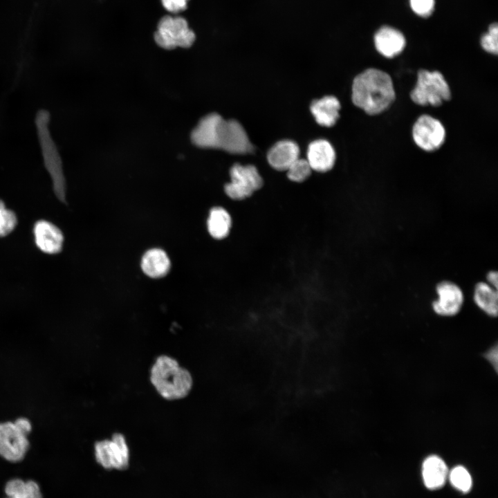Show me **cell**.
<instances>
[{"label":"cell","mask_w":498,"mask_h":498,"mask_svg":"<svg viewBox=\"0 0 498 498\" xmlns=\"http://www.w3.org/2000/svg\"><path fill=\"white\" fill-rule=\"evenodd\" d=\"M191 140L199 147L221 149L230 154H245L254 150L238 121L225 120L216 113L201 119L191 133Z\"/></svg>","instance_id":"6da1fadb"},{"label":"cell","mask_w":498,"mask_h":498,"mask_svg":"<svg viewBox=\"0 0 498 498\" xmlns=\"http://www.w3.org/2000/svg\"><path fill=\"white\" fill-rule=\"evenodd\" d=\"M395 98L391 77L382 70L369 68L353 79L351 100L368 115L381 113L392 104Z\"/></svg>","instance_id":"7a4b0ae2"},{"label":"cell","mask_w":498,"mask_h":498,"mask_svg":"<svg viewBox=\"0 0 498 498\" xmlns=\"http://www.w3.org/2000/svg\"><path fill=\"white\" fill-rule=\"evenodd\" d=\"M150 381L163 398L171 400L187 396L193 385L190 371L166 355L156 358L150 370Z\"/></svg>","instance_id":"3957f363"},{"label":"cell","mask_w":498,"mask_h":498,"mask_svg":"<svg viewBox=\"0 0 498 498\" xmlns=\"http://www.w3.org/2000/svg\"><path fill=\"white\" fill-rule=\"evenodd\" d=\"M50 114L48 111L39 110L35 117V125L42 151L44 167L51 177L53 190L57 197L64 202L66 200V181L63 172L62 162L48 124Z\"/></svg>","instance_id":"277c9868"},{"label":"cell","mask_w":498,"mask_h":498,"mask_svg":"<svg viewBox=\"0 0 498 498\" xmlns=\"http://www.w3.org/2000/svg\"><path fill=\"white\" fill-rule=\"evenodd\" d=\"M31 430L32 424L25 417L0 423V458L14 464L25 459L30 448L28 436Z\"/></svg>","instance_id":"5b68a950"},{"label":"cell","mask_w":498,"mask_h":498,"mask_svg":"<svg viewBox=\"0 0 498 498\" xmlns=\"http://www.w3.org/2000/svg\"><path fill=\"white\" fill-rule=\"evenodd\" d=\"M410 98L418 105L439 107L450 100L451 91L441 73L421 69L417 73L416 85L410 92Z\"/></svg>","instance_id":"8992f818"},{"label":"cell","mask_w":498,"mask_h":498,"mask_svg":"<svg viewBox=\"0 0 498 498\" xmlns=\"http://www.w3.org/2000/svg\"><path fill=\"white\" fill-rule=\"evenodd\" d=\"M154 39L159 46L167 50L189 48L195 40V34L184 18L165 16L158 23Z\"/></svg>","instance_id":"52a82bcc"},{"label":"cell","mask_w":498,"mask_h":498,"mask_svg":"<svg viewBox=\"0 0 498 498\" xmlns=\"http://www.w3.org/2000/svg\"><path fill=\"white\" fill-rule=\"evenodd\" d=\"M96 461L104 468L124 470L128 467L129 448L123 434L115 433L111 439L97 441L94 445Z\"/></svg>","instance_id":"ba28073f"},{"label":"cell","mask_w":498,"mask_h":498,"mask_svg":"<svg viewBox=\"0 0 498 498\" xmlns=\"http://www.w3.org/2000/svg\"><path fill=\"white\" fill-rule=\"evenodd\" d=\"M231 181L225 185V192L231 199H244L259 190L263 180L254 165H233L230 170Z\"/></svg>","instance_id":"9c48e42d"},{"label":"cell","mask_w":498,"mask_h":498,"mask_svg":"<svg viewBox=\"0 0 498 498\" xmlns=\"http://www.w3.org/2000/svg\"><path fill=\"white\" fill-rule=\"evenodd\" d=\"M412 134L414 142L419 148L425 151H433L443 145L446 132L438 119L424 114L414 122Z\"/></svg>","instance_id":"30bf717a"},{"label":"cell","mask_w":498,"mask_h":498,"mask_svg":"<svg viewBox=\"0 0 498 498\" xmlns=\"http://www.w3.org/2000/svg\"><path fill=\"white\" fill-rule=\"evenodd\" d=\"M436 291L438 297L432 302V308L436 314L450 317L459 313L464 302V294L457 284L442 281L437 284Z\"/></svg>","instance_id":"8fae6325"},{"label":"cell","mask_w":498,"mask_h":498,"mask_svg":"<svg viewBox=\"0 0 498 498\" xmlns=\"http://www.w3.org/2000/svg\"><path fill=\"white\" fill-rule=\"evenodd\" d=\"M33 234L36 246L43 252L55 255L62 250L64 236L53 223L46 220L37 221L33 227Z\"/></svg>","instance_id":"7c38bea8"},{"label":"cell","mask_w":498,"mask_h":498,"mask_svg":"<svg viewBox=\"0 0 498 498\" xmlns=\"http://www.w3.org/2000/svg\"><path fill=\"white\" fill-rule=\"evenodd\" d=\"M377 51L387 58H393L403 52L406 41L401 32L390 26L381 27L374 35Z\"/></svg>","instance_id":"4fadbf2b"},{"label":"cell","mask_w":498,"mask_h":498,"mask_svg":"<svg viewBox=\"0 0 498 498\" xmlns=\"http://www.w3.org/2000/svg\"><path fill=\"white\" fill-rule=\"evenodd\" d=\"M307 161L312 170L319 172H328L335 164V150L329 141L324 139L315 140L308 147Z\"/></svg>","instance_id":"5bb4252c"},{"label":"cell","mask_w":498,"mask_h":498,"mask_svg":"<svg viewBox=\"0 0 498 498\" xmlns=\"http://www.w3.org/2000/svg\"><path fill=\"white\" fill-rule=\"evenodd\" d=\"M299 148L296 142L289 140L276 142L268 151L270 165L279 171H286L299 158Z\"/></svg>","instance_id":"9a60e30c"},{"label":"cell","mask_w":498,"mask_h":498,"mask_svg":"<svg viewBox=\"0 0 498 498\" xmlns=\"http://www.w3.org/2000/svg\"><path fill=\"white\" fill-rule=\"evenodd\" d=\"M340 103L337 98L326 95L312 102L310 109L316 122L321 126L330 127L337 122Z\"/></svg>","instance_id":"2e32d148"},{"label":"cell","mask_w":498,"mask_h":498,"mask_svg":"<svg viewBox=\"0 0 498 498\" xmlns=\"http://www.w3.org/2000/svg\"><path fill=\"white\" fill-rule=\"evenodd\" d=\"M448 467L439 456H427L423 463L422 474L425 486L431 490L442 487L448 477Z\"/></svg>","instance_id":"e0dca14e"},{"label":"cell","mask_w":498,"mask_h":498,"mask_svg":"<svg viewBox=\"0 0 498 498\" xmlns=\"http://www.w3.org/2000/svg\"><path fill=\"white\" fill-rule=\"evenodd\" d=\"M3 498H43L39 483L32 479L12 477L3 486Z\"/></svg>","instance_id":"ac0fdd59"},{"label":"cell","mask_w":498,"mask_h":498,"mask_svg":"<svg viewBox=\"0 0 498 498\" xmlns=\"http://www.w3.org/2000/svg\"><path fill=\"white\" fill-rule=\"evenodd\" d=\"M170 261L166 252L159 248H153L147 251L141 260L142 271L153 278L162 277L167 274L170 269Z\"/></svg>","instance_id":"d6986e66"},{"label":"cell","mask_w":498,"mask_h":498,"mask_svg":"<svg viewBox=\"0 0 498 498\" xmlns=\"http://www.w3.org/2000/svg\"><path fill=\"white\" fill-rule=\"evenodd\" d=\"M473 299L479 308L486 315L496 317L498 311L497 289L486 282H480L474 287Z\"/></svg>","instance_id":"ffe728a7"},{"label":"cell","mask_w":498,"mask_h":498,"mask_svg":"<svg viewBox=\"0 0 498 498\" xmlns=\"http://www.w3.org/2000/svg\"><path fill=\"white\" fill-rule=\"evenodd\" d=\"M231 227V218L223 208L216 207L211 210L208 219V229L210 235L217 239L225 238Z\"/></svg>","instance_id":"44dd1931"},{"label":"cell","mask_w":498,"mask_h":498,"mask_svg":"<svg viewBox=\"0 0 498 498\" xmlns=\"http://www.w3.org/2000/svg\"><path fill=\"white\" fill-rule=\"evenodd\" d=\"M452 486L463 492H468L472 487V478L468 471L461 465L454 467L449 474Z\"/></svg>","instance_id":"7402d4cb"},{"label":"cell","mask_w":498,"mask_h":498,"mask_svg":"<svg viewBox=\"0 0 498 498\" xmlns=\"http://www.w3.org/2000/svg\"><path fill=\"white\" fill-rule=\"evenodd\" d=\"M287 176L292 181L302 182L311 174L312 169L307 160L297 158L288 168Z\"/></svg>","instance_id":"603a6c76"},{"label":"cell","mask_w":498,"mask_h":498,"mask_svg":"<svg viewBox=\"0 0 498 498\" xmlns=\"http://www.w3.org/2000/svg\"><path fill=\"white\" fill-rule=\"evenodd\" d=\"M17 223L15 213L6 208L4 203L0 199V237H3L11 233Z\"/></svg>","instance_id":"cb8c5ba5"},{"label":"cell","mask_w":498,"mask_h":498,"mask_svg":"<svg viewBox=\"0 0 498 498\" xmlns=\"http://www.w3.org/2000/svg\"><path fill=\"white\" fill-rule=\"evenodd\" d=\"M498 26L497 23L492 24L488 32L482 35L481 45L486 52L497 55L498 52Z\"/></svg>","instance_id":"d4e9b609"},{"label":"cell","mask_w":498,"mask_h":498,"mask_svg":"<svg viewBox=\"0 0 498 498\" xmlns=\"http://www.w3.org/2000/svg\"><path fill=\"white\" fill-rule=\"evenodd\" d=\"M412 10L418 16L427 17L434 10V0H409Z\"/></svg>","instance_id":"484cf974"},{"label":"cell","mask_w":498,"mask_h":498,"mask_svg":"<svg viewBox=\"0 0 498 498\" xmlns=\"http://www.w3.org/2000/svg\"><path fill=\"white\" fill-rule=\"evenodd\" d=\"M161 1L167 10L176 13L186 9L188 0H161Z\"/></svg>","instance_id":"4316f807"},{"label":"cell","mask_w":498,"mask_h":498,"mask_svg":"<svg viewBox=\"0 0 498 498\" xmlns=\"http://www.w3.org/2000/svg\"><path fill=\"white\" fill-rule=\"evenodd\" d=\"M486 282L492 286V287L497 289V285H498V275L497 272L492 270L488 272V273L486 275Z\"/></svg>","instance_id":"83f0119b"},{"label":"cell","mask_w":498,"mask_h":498,"mask_svg":"<svg viewBox=\"0 0 498 498\" xmlns=\"http://www.w3.org/2000/svg\"><path fill=\"white\" fill-rule=\"evenodd\" d=\"M486 358L489 360V362L495 366V369H497V347L495 348H492V349H490L487 353H486Z\"/></svg>","instance_id":"f1b7e54d"}]
</instances>
